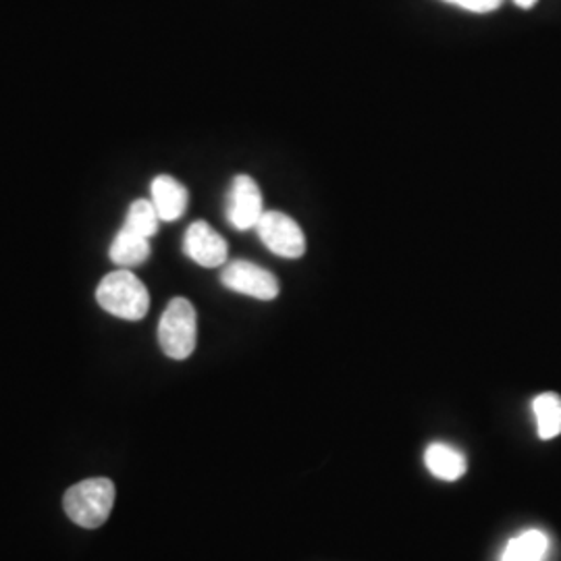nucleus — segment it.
I'll return each instance as SVG.
<instances>
[{"label":"nucleus","mask_w":561,"mask_h":561,"mask_svg":"<svg viewBox=\"0 0 561 561\" xmlns=\"http://www.w3.org/2000/svg\"><path fill=\"white\" fill-rule=\"evenodd\" d=\"M102 308L123 321H141L150 310V294L131 271L108 273L96 289Z\"/></svg>","instance_id":"obj_1"},{"label":"nucleus","mask_w":561,"mask_h":561,"mask_svg":"<svg viewBox=\"0 0 561 561\" xmlns=\"http://www.w3.org/2000/svg\"><path fill=\"white\" fill-rule=\"evenodd\" d=\"M115 484L111 479H88L73 484L65 493V512L69 520L76 522L81 528H101L108 520L115 505Z\"/></svg>","instance_id":"obj_2"},{"label":"nucleus","mask_w":561,"mask_h":561,"mask_svg":"<svg viewBox=\"0 0 561 561\" xmlns=\"http://www.w3.org/2000/svg\"><path fill=\"white\" fill-rule=\"evenodd\" d=\"M198 340V317L192 301L175 298L162 312L159 322L161 350L173 360H185L194 354Z\"/></svg>","instance_id":"obj_3"},{"label":"nucleus","mask_w":561,"mask_h":561,"mask_svg":"<svg viewBox=\"0 0 561 561\" xmlns=\"http://www.w3.org/2000/svg\"><path fill=\"white\" fill-rule=\"evenodd\" d=\"M256 231L262 243L280 259H300L306 252V236L300 225L283 213L264 210Z\"/></svg>","instance_id":"obj_4"},{"label":"nucleus","mask_w":561,"mask_h":561,"mask_svg":"<svg viewBox=\"0 0 561 561\" xmlns=\"http://www.w3.org/2000/svg\"><path fill=\"white\" fill-rule=\"evenodd\" d=\"M221 283L227 289L256 300H275L279 296V280L254 262L236 261L227 264L222 271Z\"/></svg>","instance_id":"obj_5"},{"label":"nucleus","mask_w":561,"mask_h":561,"mask_svg":"<svg viewBox=\"0 0 561 561\" xmlns=\"http://www.w3.org/2000/svg\"><path fill=\"white\" fill-rule=\"evenodd\" d=\"M262 215H264V206H262L259 183L248 175H238L229 190L227 219L238 231H248V229H256Z\"/></svg>","instance_id":"obj_6"},{"label":"nucleus","mask_w":561,"mask_h":561,"mask_svg":"<svg viewBox=\"0 0 561 561\" xmlns=\"http://www.w3.org/2000/svg\"><path fill=\"white\" fill-rule=\"evenodd\" d=\"M185 254L206 268H217L227 262V241L208 225V222L196 221L190 225L185 240H183Z\"/></svg>","instance_id":"obj_7"},{"label":"nucleus","mask_w":561,"mask_h":561,"mask_svg":"<svg viewBox=\"0 0 561 561\" xmlns=\"http://www.w3.org/2000/svg\"><path fill=\"white\" fill-rule=\"evenodd\" d=\"M152 204L161 221H178L187 208V190L171 175H159L152 181Z\"/></svg>","instance_id":"obj_8"},{"label":"nucleus","mask_w":561,"mask_h":561,"mask_svg":"<svg viewBox=\"0 0 561 561\" xmlns=\"http://www.w3.org/2000/svg\"><path fill=\"white\" fill-rule=\"evenodd\" d=\"M424 463L428 472L442 481H458L468 470L463 454L445 443L428 445V449L424 451Z\"/></svg>","instance_id":"obj_9"},{"label":"nucleus","mask_w":561,"mask_h":561,"mask_svg":"<svg viewBox=\"0 0 561 561\" xmlns=\"http://www.w3.org/2000/svg\"><path fill=\"white\" fill-rule=\"evenodd\" d=\"M108 256L121 268L138 266L150 256V240L121 227L119 233L115 236V240L111 243Z\"/></svg>","instance_id":"obj_10"},{"label":"nucleus","mask_w":561,"mask_h":561,"mask_svg":"<svg viewBox=\"0 0 561 561\" xmlns=\"http://www.w3.org/2000/svg\"><path fill=\"white\" fill-rule=\"evenodd\" d=\"M549 551V539L541 530H526L507 542L502 561H542Z\"/></svg>","instance_id":"obj_11"},{"label":"nucleus","mask_w":561,"mask_h":561,"mask_svg":"<svg viewBox=\"0 0 561 561\" xmlns=\"http://www.w3.org/2000/svg\"><path fill=\"white\" fill-rule=\"evenodd\" d=\"M533 410L537 419V433L542 442L556 439L561 435V398L558 393H541L533 401Z\"/></svg>","instance_id":"obj_12"},{"label":"nucleus","mask_w":561,"mask_h":561,"mask_svg":"<svg viewBox=\"0 0 561 561\" xmlns=\"http://www.w3.org/2000/svg\"><path fill=\"white\" fill-rule=\"evenodd\" d=\"M159 225H161V217H159L154 204L148 201H136L127 210L123 229L150 240L159 231Z\"/></svg>","instance_id":"obj_13"},{"label":"nucleus","mask_w":561,"mask_h":561,"mask_svg":"<svg viewBox=\"0 0 561 561\" xmlns=\"http://www.w3.org/2000/svg\"><path fill=\"white\" fill-rule=\"evenodd\" d=\"M445 2L458 4L461 9L472 11V13H491L502 7L503 0H445Z\"/></svg>","instance_id":"obj_14"},{"label":"nucleus","mask_w":561,"mask_h":561,"mask_svg":"<svg viewBox=\"0 0 561 561\" xmlns=\"http://www.w3.org/2000/svg\"><path fill=\"white\" fill-rule=\"evenodd\" d=\"M516 4L522 7V9H530V7L537 4V0H516Z\"/></svg>","instance_id":"obj_15"}]
</instances>
